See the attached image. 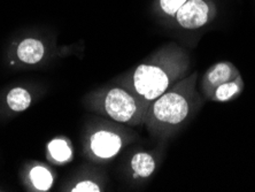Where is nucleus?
Here are the masks:
<instances>
[{"instance_id": "obj_6", "label": "nucleus", "mask_w": 255, "mask_h": 192, "mask_svg": "<svg viewBox=\"0 0 255 192\" xmlns=\"http://www.w3.org/2000/svg\"><path fill=\"white\" fill-rule=\"evenodd\" d=\"M241 73L236 67L229 61H220L213 65L211 68L206 71L204 78H202L201 88L206 98L211 99L213 92L215 91L217 86L223 83L229 82L234 78L238 77Z\"/></svg>"}, {"instance_id": "obj_1", "label": "nucleus", "mask_w": 255, "mask_h": 192, "mask_svg": "<svg viewBox=\"0 0 255 192\" xmlns=\"http://www.w3.org/2000/svg\"><path fill=\"white\" fill-rule=\"evenodd\" d=\"M189 66V56L184 51L176 47L163 48L121 78L119 85L151 104L184 78Z\"/></svg>"}, {"instance_id": "obj_8", "label": "nucleus", "mask_w": 255, "mask_h": 192, "mask_svg": "<svg viewBox=\"0 0 255 192\" xmlns=\"http://www.w3.org/2000/svg\"><path fill=\"white\" fill-rule=\"evenodd\" d=\"M243 89L244 82L242 75H239L238 77L234 78V80L226 82L220 86H217L215 91L213 92L211 100L216 101V103H227V101L235 99L236 97L241 95Z\"/></svg>"}, {"instance_id": "obj_9", "label": "nucleus", "mask_w": 255, "mask_h": 192, "mask_svg": "<svg viewBox=\"0 0 255 192\" xmlns=\"http://www.w3.org/2000/svg\"><path fill=\"white\" fill-rule=\"evenodd\" d=\"M130 165L133 171V178L140 179L149 178L156 167L154 158L147 152H137L131 159Z\"/></svg>"}, {"instance_id": "obj_11", "label": "nucleus", "mask_w": 255, "mask_h": 192, "mask_svg": "<svg viewBox=\"0 0 255 192\" xmlns=\"http://www.w3.org/2000/svg\"><path fill=\"white\" fill-rule=\"evenodd\" d=\"M47 150L52 159L57 163H67L73 158V150L65 139H53L48 143Z\"/></svg>"}, {"instance_id": "obj_4", "label": "nucleus", "mask_w": 255, "mask_h": 192, "mask_svg": "<svg viewBox=\"0 0 255 192\" xmlns=\"http://www.w3.org/2000/svg\"><path fill=\"white\" fill-rule=\"evenodd\" d=\"M123 146L121 135L107 129H100L89 138L90 152L98 160H110L119 154Z\"/></svg>"}, {"instance_id": "obj_14", "label": "nucleus", "mask_w": 255, "mask_h": 192, "mask_svg": "<svg viewBox=\"0 0 255 192\" xmlns=\"http://www.w3.org/2000/svg\"><path fill=\"white\" fill-rule=\"evenodd\" d=\"M71 192H100L101 188L93 181L85 180L78 182L74 188H71Z\"/></svg>"}, {"instance_id": "obj_12", "label": "nucleus", "mask_w": 255, "mask_h": 192, "mask_svg": "<svg viewBox=\"0 0 255 192\" xmlns=\"http://www.w3.org/2000/svg\"><path fill=\"white\" fill-rule=\"evenodd\" d=\"M30 181L32 186L39 191H47L53 184V176L47 168L43 166H36L30 171Z\"/></svg>"}, {"instance_id": "obj_10", "label": "nucleus", "mask_w": 255, "mask_h": 192, "mask_svg": "<svg viewBox=\"0 0 255 192\" xmlns=\"http://www.w3.org/2000/svg\"><path fill=\"white\" fill-rule=\"evenodd\" d=\"M7 105L14 112H23L28 110L31 104V95L23 88H14L6 97Z\"/></svg>"}, {"instance_id": "obj_5", "label": "nucleus", "mask_w": 255, "mask_h": 192, "mask_svg": "<svg viewBox=\"0 0 255 192\" xmlns=\"http://www.w3.org/2000/svg\"><path fill=\"white\" fill-rule=\"evenodd\" d=\"M211 7L205 0H187L176 13V20L184 29H199L207 23Z\"/></svg>"}, {"instance_id": "obj_13", "label": "nucleus", "mask_w": 255, "mask_h": 192, "mask_svg": "<svg viewBox=\"0 0 255 192\" xmlns=\"http://www.w3.org/2000/svg\"><path fill=\"white\" fill-rule=\"evenodd\" d=\"M187 0H160V6L164 13L170 15V16H175L177 10Z\"/></svg>"}, {"instance_id": "obj_7", "label": "nucleus", "mask_w": 255, "mask_h": 192, "mask_svg": "<svg viewBox=\"0 0 255 192\" xmlns=\"http://www.w3.org/2000/svg\"><path fill=\"white\" fill-rule=\"evenodd\" d=\"M16 54L21 62L27 65H36L44 58L45 46L38 39L27 38L18 44Z\"/></svg>"}, {"instance_id": "obj_3", "label": "nucleus", "mask_w": 255, "mask_h": 192, "mask_svg": "<svg viewBox=\"0 0 255 192\" xmlns=\"http://www.w3.org/2000/svg\"><path fill=\"white\" fill-rule=\"evenodd\" d=\"M148 103L121 85L112 86L92 97L91 108L113 121L128 126L145 124Z\"/></svg>"}, {"instance_id": "obj_2", "label": "nucleus", "mask_w": 255, "mask_h": 192, "mask_svg": "<svg viewBox=\"0 0 255 192\" xmlns=\"http://www.w3.org/2000/svg\"><path fill=\"white\" fill-rule=\"evenodd\" d=\"M196 83L197 73H193L152 101L145 121L149 133L154 136L167 134L189 118L199 101Z\"/></svg>"}]
</instances>
